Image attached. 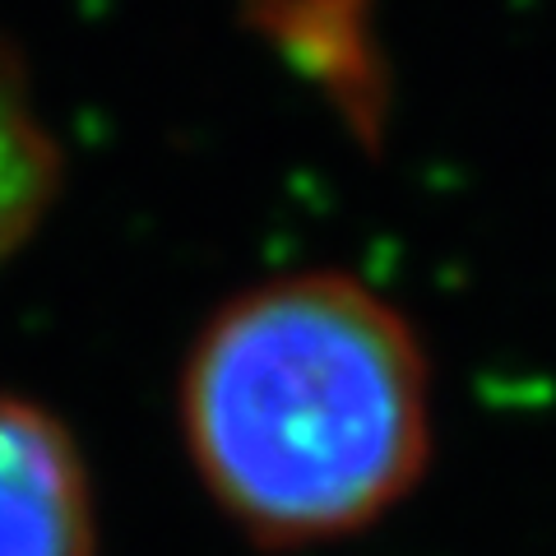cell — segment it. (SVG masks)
Wrapping results in <instances>:
<instances>
[{"instance_id": "obj_2", "label": "cell", "mask_w": 556, "mask_h": 556, "mask_svg": "<svg viewBox=\"0 0 556 556\" xmlns=\"http://www.w3.org/2000/svg\"><path fill=\"white\" fill-rule=\"evenodd\" d=\"M0 556H98L93 482L56 413L0 390Z\"/></svg>"}, {"instance_id": "obj_3", "label": "cell", "mask_w": 556, "mask_h": 556, "mask_svg": "<svg viewBox=\"0 0 556 556\" xmlns=\"http://www.w3.org/2000/svg\"><path fill=\"white\" fill-rule=\"evenodd\" d=\"M61 195V144L20 56L0 42V265L28 247Z\"/></svg>"}, {"instance_id": "obj_1", "label": "cell", "mask_w": 556, "mask_h": 556, "mask_svg": "<svg viewBox=\"0 0 556 556\" xmlns=\"http://www.w3.org/2000/svg\"><path fill=\"white\" fill-rule=\"evenodd\" d=\"M181 441L214 506L265 547L371 529L431 459V367L386 292L343 269L265 278L200 325Z\"/></svg>"}]
</instances>
